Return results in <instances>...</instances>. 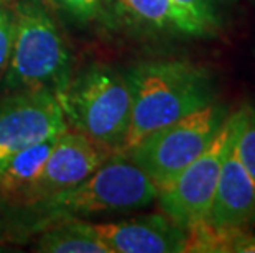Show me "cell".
<instances>
[{"mask_svg": "<svg viewBox=\"0 0 255 253\" xmlns=\"http://www.w3.org/2000/svg\"><path fill=\"white\" fill-rule=\"evenodd\" d=\"M127 83L132 94V110L124 155L148 133L180 120L214 102V78L208 68L184 59L143 61L130 68Z\"/></svg>", "mask_w": 255, "mask_h": 253, "instance_id": "obj_1", "label": "cell"}, {"mask_svg": "<svg viewBox=\"0 0 255 253\" xmlns=\"http://www.w3.org/2000/svg\"><path fill=\"white\" fill-rule=\"evenodd\" d=\"M15 38L5 85L15 90L50 89L56 95L71 79V56L45 0L12 3Z\"/></svg>", "mask_w": 255, "mask_h": 253, "instance_id": "obj_2", "label": "cell"}, {"mask_svg": "<svg viewBox=\"0 0 255 253\" xmlns=\"http://www.w3.org/2000/svg\"><path fill=\"white\" fill-rule=\"evenodd\" d=\"M68 125L94 142L121 152L127 137L132 110V94L126 74L109 66H91L58 95Z\"/></svg>", "mask_w": 255, "mask_h": 253, "instance_id": "obj_3", "label": "cell"}, {"mask_svg": "<svg viewBox=\"0 0 255 253\" xmlns=\"http://www.w3.org/2000/svg\"><path fill=\"white\" fill-rule=\"evenodd\" d=\"M156 199L155 182L126 156L114 155L89 177L40 202L48 222L58 219L142 209Z\"/></svg>", "mask_w": 255, "mask_h": 253, "instance_id": "obj_4", "label": "cell"}, {"mask_svg": "<svg viewBox=\"0 0 255 253\" xmlns=\"http://www.w3.org/2000/svg\"><path fill=\"white\" fill-rule=\"evenodd\" d=\"M229 114L226 105L214 100L148 133L121 156L137 165L160 187L204 152Z\"/></svg>", "mask_w": 255, "mask_h": 253, "instance_id": "obj_5", "label": "cell"}, {"mask_svg": "<svg viewBox=\"0 0 255 253\" xmlns=\"http://www.w3.org/2000/svg\"><path fill=\"white\" fill-rule=\"evenodd\" d=\"M244 115L246 107L227 115L204 152L166 184L156 187L160 211L180 227L189 229L208 219L222 163L239 137Z\"/></svg>", "mask_w": 255, "mask_h": 253, "instance_id": "obj_6", "label": "cell"}, {"mask_svg": "<svg viewBox=\"0 0 255 253\" xmlns=\"http://www.w3.org/2000/svg\"><path fill=\"white\" fill-rule=\"evenodd\" d=\"M68 127L53 90H15L0 100V166L26 147L59 135Z\"/></svg>", "mask_w": 255, "mask_h": 253, "instance_id": "obj_7", "label": "cell"}, {"mask_svg": "<svg viewBox=\"0 0 255 253\" xmlns=\"http://www.w3.org/2000/svg\"><path fill=\"white\" fill-rule=\"evenodd\" d=\"M114 155L111 148L94 142L83 132L68 128L58 137L21 206L35 207L58 192L79 184Z\"/></svg>", "mask_w": 255, "mask_h": 253, "instance_id": "obj_8", "label": "cell"}, {"mask_svg": "<svg viewBox=\"0 0 255 253\" xmlns=\"http://www.w3.org/2000/svg\"><path fill=\"white\" fill-rule=\"evenodd\" d=\"M111 253H181L186 252V229L170 217L148 214L121 222H86Z\"/></svg>", "mask_w": 255, "mask_h": 253, "instance_id": "obj_9", "label": "cell"}, {"mask_svg": "<svg viewBox=\"0 0 255 253\" xmlns=\"http://www.w3.org/2000/svg\"><path fill=\"white\" fill-rule=\"evenodd\" d=\"M204 222L224 230L255 225V179L239 158L236 143L222 163L213 204Z\"/></svg>", "mask_w": 255, "mask_h": 253, "instance_id": "obj_10", "label": "cell"}, {"mask_svg": "<svg viewBox=\"0 0 255 253\" xmlns=\"http://www.w3.org/2000/svg\"><path fill=\"white\" fill-rule=\"evenodd\" d=\"M59 135L26 147L0 166V201L21 206Z\"/></svg>", "mask_w": 255, "mask_h": 253, "instance_id": "obj_11", "label": "cell"}, {"mask_svg": "<svg viewBox=\"0 0 255 253\" xmlns=\"http://www.w3.org/2000/svg\"><path fill=\"white\" fill-rule=\"evenodd\" d=\"M132 23L151 33L181 35L196 38L193 26L171 0H112Z\"/></svg>", "mask_w": 255, "mask_h": 253, "instance_id": "obj_12", "label": "cell"}, {"mask_svg": "<svg viewBox=\"0 0 255 253\" xmlns=\"http://www.w3.org/2000/svg\"><path fill=\"white\" fill-rule=\"evenodd\" d=\"M36 250L45 253H111L88 229L86 220L76 217L48 222L46 230L36 242Z\"/></svg>", "mask_w": 255, "mask_h": 253, "instance_id": "obj_13", "label": "cell"}, {"mask_svg": "<svg viewBox=\"0 0 255 253\" xmlns=\"http://www.w3.org/2000/svg\"><path fill=\"white\" fill-rule=\"evenodd\" d=\"M189 25L196 38H209L222 28L224 10L234 0H171Z\"/></svg>", "mask_w": 255, "mask_h": 253, "instance_id": "obj_14", "label": "cell"}, {"mask_svg": "<svg viewBox=\"0 0 255 253\" xmlns=\"http://www.w3.org/2000/svg\"><path fill=\"white\" fill-rule=\"evenodd\" d=\"M45 2L78 23H94L109 18L111 5L114 3L112 0H45Z\"/></svg>", "mask_w": 255, "mask_h": 253, "instance_id": "obj_15", "label": "cell"}, {"mask_svg": "<svg viewBox=\"0 0 255 253\" xmlns=\"http://www.w3.org/2000/svg\"><path fill=\"white\" fill-rule=\"evenodd\" d=\"M236 150L242 165L255 179V104L246 107V115L236 142Z\"/></svg>", "mask_w": 255, "mask_h": 253, "instance_id": "obj_16", "label": "cell"}, {"mask_svg": "<svg viewBox=\"0 0 255 253\" xmlns=\"http://www.w3.org/2000/svg\"><path fill=\"white\" fill-rule=\"evenodd\" d=\"M15 38V17L12 5L0 7V76H3L10 63Z\"/></svg>", "mask_w": 255, "mask_h": 253, "instance_id": "obj_17", "label": "cell"}, {"mask_svg": "<svg viewBox=\"0 0 255 253\" xmlns=\"http://www.w3.org/2000/svg\"><path fill=\"white\" fill-rule=\"evenodd\" d=\"M13 2H17V0H0V7H3V5H12Z\"/></svg>", "mask_w": 255, "mask_h": 253, "instance_id": "obj_18", "label": "cell"}]
</instances>
